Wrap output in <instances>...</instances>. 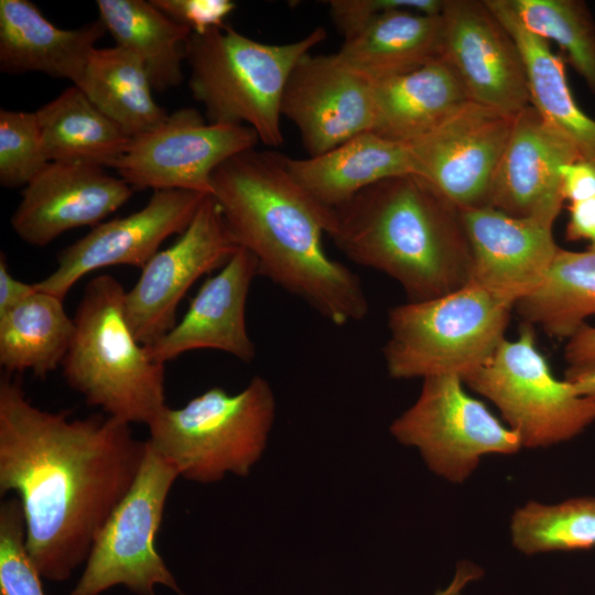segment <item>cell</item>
I'll return each mask as SVG.
<instances>
[{
    "instance_id": "22",
    "label": "cell",
    "mask_w": 595,
    "mask_h": 595,
    "mask_svg": "<svg viewBox=\"0 0 595 595\" xmlns=\"http://www.w3.org/2000/svg\"><path fill=\"white\" fill-rule=\"evenodd\" d=\"M285 164L306 193L333 209L382 180L414 175L408 144L372 131L357 134L315 156L285 155Z\"/></svg>"
},
{
    "instance_id": "39",
    "label": "cell",
    "mask_w": 595,
    "mask_h": 595,
    "mask_svg": "<svg viewBox=\"0 0 595 595\" xmlns=\"http://www.w3.org/2000/svg\"><path fill=\"white\" fill-rule=\"evenodd\" d=\"M35 283L14 278L9 270L4 252L0 253V314L36 292Z\"/></svg>"
},
{
    "instance_id": "18",
    "label": "cell",
    "mask_w": 595,
    "mask_h": 595,
    "mask_svg": "<svg viewBox=\"0 0 595 595\" xmlns=\"http://www.w3.org/2000/svg\"><path fill=\"white\" fill-rule=\"evenodd\" d=\"M581 159L575 145L530 105L513 119L488 206L554 223L563 206L561 167Z\"/></svg>"
},
{
    "instance_id": "24",
    "label": "cell",
    "mask_w": 595,
    "mask_h": 595,
    "mask_svg": "<svg viewBox=\"0 0 595 595\" xmlns=\"http://www.w3.org/2000/svg\"><path fill=\"white\" fill-rule=\"evenodd\" d=\"M372 132L402 143L429 132L469 100L455 71L443 58L372 83Z\"/></svg>"
},
{
    "instance_id": "31",
    "label": "cell",
    "mask_w": 595,
    "mask_h": 595,
    "mask_svg": "<svg viewBox=\"0 0 595 595\" xmlns=\"http://www.w3.org/2000/svg\"><path fill=\"white\" fill-rule=\"evenodd\" d=\"M515 548L532 555L595 547V498L581 497L554 505L527 502L510 522Z\"/></svg>"
},
{
    "instance_id": "8",
    "label": "cell",
    "mask_w": 595,
    "mask_h": 595,
    "mask_svg": "<svg viewBox=\"0 0 595 595\" xmlns=\"http://www.w3.org/2000/svg\"><path fill=\"white\" fill-rule=\"evenodd\" d=\"M463 381L498 408L526 447L571 440L595 422V398L577 394L565 379L553 376L529 324L516 339L505 338Z\"/></svg>"
},
{
    "instance_id": "38",
    "label": "cell",
    "mask_w": 595,
    "mask_h": 595,
    "mask_svg": "<svg viewBox=\"0 0 595 595\" xmlns=\"http://www.w3.org/2000/svg\"><path fill=\"white\" fill-rule=\"evenodd\" d=\"M569 220L565 229L567 240H587L595 245V196L567 206Z\"/></svg>"
},
{
    "instance_id": "12",
    "label": "cell",
    "mask_w": 595,
    "mask_h": 595,
    "mask_svg": "<svg viewBox=\"0 0 595 595\" xmlns=\"http://www.w3.org/2000/svg\"><path fill=\"white\" fill-rule=\"evenodd\" d=\"M515 117L470 100L464 102L432 130L407 143L414 175L459 210L488 206Z\"/></svg>"
},
{
    "instance_id": "17",
    "label": "cell",
    "mask_w": 595,
    "mask_h": 595,
    "mask_svg": "<svg viewBox=\"0 0 595 595\" xmlns=\"http://www.w3.org/2000/svg\"><path fill=\"white\" fill-rule=\"evenodd\" d=\"M133 191L104 167L48 162L23 188L11 227L24 242L44 247L68 230L99 225L125 205Z\"/></svg>"
},
{
    "instance_id": "5",
    "label": "cell",
    "mask_w": 595,
    "mask_h": 595,
    "mask_svg": "<svg viewBox=\"0 0 595 595\" xmlns=\"http://www.w3.org/2000/svg\"><path fill=\"white\" fill-rule=\"evenodd\" d=\"M326 37L317 26L300 40L268 44L225 25L192 33L188 87L213 123L244 125L268 147L283 143L281 102L298 62Z\"/></svg>"
},
{
    "instance_id": "6",
    "label": "cell",
    "mask_w": 595,
    "mask_h": 595,
    "mask_svg": "<svg viewBox=\"0 0 595 595\" xmlns=\"http://www.w3.org/2000/svg\"><path fill=\"white\" fill-rule=\"evenodd\" d=\"M274 410L269 382L255 376L237 393L212 387L181 408L163 407L148 424V442L185 479L247 476L264 451Z\"/></svg>"
},
{
    "instance_id": "34",
    "label": "cell",
    "mask_w": 595,
    "mask_h": 595,
    "mask_svg": "<svg viewBox=\"0 0 595 595\" xmlns=\"http://www.w3.org/2000/svg\"><path fill=\"white\" fill-rule=\"evenodd\" d=\"M0 595H45L42 577L25 547V526L19 499L0 506Z\"/></svg>"
},
{
    "instance_id": "42",
    "label": "cell",
    "mask_w": 595,
    "mask_h": 595,
    "mask_svg": "<svg viewBox=\"0 0 595 595\" xmlns=\"http://www.w3.org/2000/svg\"><path fill=\"white\" fill-rule=\"evenodd\" d=\"M565 380L577 394L595 398V363L569 367L565 372Z\"/></svg>"
},
{
    "instance_id": "2",
    "label": "cell",
    "mask_w": 595,
    "mask_h": 595,
    "mask_svg": "<svg viewBox=\"0 0 595 595\" xmlns=\"http://www.w3.org/2000/svg\"><path fill=\"white\" fill-rule=\"evenodd\" d=\"M212 187L231 237L255 257L259 275L333 325L345 326L368 315L359 278L323 246L335 209L294 181L285 155L256 148L240 152L216 169Z\"/></svg>"
},
{
    "instance_id": "33",
    "label": "cell",
    "mask_w": 595,
    "mask_h": 595,
    "mask_svg": "<svg viewBox=\"0 0 595 595\" xmlns=\"http://www.w3.org/2000/svg\"><path fill=\"white\" fill-rule=\"evenodd\" d=\"M36 112L0 110V184L25 187L47 165Z\"/></svg>"
},
{
    "instance_id": "27",
    "label": "cell",
    "mask_w": 595,
    "mask_h": 595,
    "mask_svg": "<svg viewBox=\"0 0 595 595\" xmlns=\"http://www.w3.org/2000/svg\"><path fill=\"white\" fill-rule=\"evenodd\" d=\"M99 20L116 45L137 55L152 87L165 91L183 80L186 44L192 31L164 14L152 1L97 0Z\"/></svg>"
},
{
    "instance_id": "3",
    "label": "cell",
    "mask_w": 595,
    "mask_h": 595,
    "mask_svg": "<svg viewBox=\"0 0 595 595\" xmlns=\"http://www.w3.org/2000/svg\"><path fill=\"white\" fill-rule=\"evenodd\" d=\"M328 237L354 263L396 280L409 302L448 294L472 280L461 210L415 175L382 180L335 208Z\"/></svg>"
},
{
    "instance_id": "37",
    "label": "cell",
    "mask_w": 595,
    "mask_h": 595,
    "mask_svg": "<svg viewBox=\"0 0 595 595\" xmlns=\"http://www.w3.org/2000/svg\"><path fill=\"white\" fill-rule=\"evenodd\" d=\"M561 190L564 201L581 202L595 196V164L583 159L561 167Z\"/></svg>"
},
{
    "instance_id": "10",
    "label": "cell",
    "mask_w": 595,
    "mask_h": 595,
    "mask_svg": "<svg viewBox=\"0 0 595 595\" xmlns=\"http://www.w3.org/2000/svg\"><path fill=\"white\" fill-rule=\"evenodd\" d=\"M456 375L423 379L416 401L390 426L402 444L419 448L426 465L452 483H463L488 454H513L519 435L464 390Z\"/></svg>"
},
{
    "instance_id": "28",
    "label": "cell",
    "mask_w": 595,
    "mask_h": 595,
    "mask_svg": "<svg viewBox=\"0 0 595 595\" xmlns=\"http://www.w3.org/2000/svg\"><path fill=\"white\" fill-rule=\"evenodd\" d=\"M77 86L131 138L156 129L169 116L152 96L142 61L118 45L96 47Z\"/></svg>"
},
{
    "instance_id": "20",
    "label": "cell",
    "mask_w": 595,
    "mask_h": 595,
    "mask_svg": "<svg viewBox=\"0 0 595 595\" xmlns=\"http://www.w3.org/2000/svg\"><path fill=\"white\" fill-rule=\"evenodd\" d=\"M259 275L255 257L239 248L192 298L182 320L156 342L145 346L160 364L199 349L226 353L242 363L256 358V346L246 323L247 299Z\"/></svg>"
},
{
    "instance_id": "1",
    "label": "cell",
    "mask_w": 595,
    "mask_h": 595,
    "mask_svg": "<svg viewBox=\"0 0 595 595\" xmlns=\"http://www.w3.org/2000/svg\"><path fill=\"white\" fill-rule=\"evenodd\" d=\"M145 452L130 424L42 410L19 380L1 377L0 494L18 495L26 551L42 578L67 581L86 562Z\"/></svg>"
},
{
    "instance_id": "25",
    "label": "cell",
    "mask_w": 595,
    "mask_h": 595,
    "mask_svg": "<svg viewBox=\"0 0 595 595\" xmlns=\"http://www.w3.org/2000/svg\"><path fill=\"white\" fill-rule=\"evenodd\" d=\"M515 40L527 73L530 105L576 148L581 159L595 164V120L577 105L570 89L563 60L549 42L528 31L508 0H485Z\"/></svg>"
},
{
    "instance_id": "7",
    "label": "cell",
    "mask_w": 595,
    "mask_h": 595,
    "mask_svg": "<svg viewBox=\"0 0 595 595\" xmlns=\"http://www.w3.org/2000/svg\"><path fill=\"white\" fill-rule=\"evenodd\" d=\"M515 303L474 282L448 294L392 306L383 358L396 379L456 375L482 367L505 339Z\"/></svg>"
},
{
    "instance_id": "9",
    "label": "cell",
    "mask_w": 595,
    "mask_h": 595,
    "mask_svg": "<svg viewBox=\"0 0 595 595\" xmlns=\"http://www.w3.org/2000/svg\"><path fill=\"white\" fill-rule=\"evenodd\" d=\"M177 477L176 468L147 440L133 484L97 534L84 571L67 595H100L117 585L138 595H156L159 585L182 595L155 545L165 502Z\"/></svg>"
},
{
    "instance_id": "16",
    "label": "cell",
    "mask_w": 595,
    "mask_h": 595,
    "mask_svg": "<svg viewBox=\"0 0 595 595\" xmlns=\"http://www.w3.org/2000/svg\"><path fill=\"white\" fill-rule=\"evenodd\" d=\"M281 113L299 130L307 156L322 154L374 130L372 83L346 67L335 53H307L286 82Z\"/></svg>"
},
{
    "instance_id": "13",
    "label": "cell",
    "mask_w": 595,
    "mask_h": 595,
    "mask_svg": "<svg viewBox=\"0 0 595 595\" xmlns=\"http://www.w3.org/2000/svg\"><path fill=\"white\" fill-rule=\"evenodd\" d=\"M238 249L218 205L207 195L187 228L152 257L126 292V317L139 343L148 346L166 334L190 288L219 270Z\"/></svg>"
},
{
    "instance_id": "26",
    "label": "cell",
    "mask_w": 595,
    "mask_h": 595,
    "mask_svg": "<svg viewBox=\"0 0 595 595\" xmlns=\"http://www.w3.org/2000/svg\"><path fill=\"white\" fill-rule=\"evenodd\" d=\"M35 112L48 162H76L112 169L132 139L76 85Z\"/></svg>"
},
{
    "instance_id": "36",
    "label": "cell",
    "mask_w": 595,
    "mask_h": 595,
    "mask_svg": "<svg viewBox=\"0 0 595 595\" xmlns=\"http://www.w3.org/2000/svg\"><path fill=\"white\" fill-rule=\"evenodd\" d=\"M176 23L202 34L225 26L226 18L236 9L231 0H151Z\"/></svg>"
},
{
    "instance_id": "29",
    "label": "cell",
    "mask_w": 595,
    "mask_h": 595,
    "mask_svg": "<svg viewBox=\"0 0 595 595\" xmlns=\"http://www.w3.org/2000/svg\"><path fill=\"white\" fill-rule=\"evenodd\" d=\"M60 298L36 291L0 314V365L45 377L62 365L74 334Z\"/></svg>"
},
{
    "instance_id": "11",
    "label": "cell",
    "mask_w": 595,
    "mask_h": 595,
    "mask_svg": "<svg viewBox=\"0 0 595 595\" xmlns=\"http://www.w3.org/2000/svg\"><path fill=\"white\" fill-rule=\"evenodd\" d=\"M258 142L247 126L213 123L195 108H181L156 129L132 138L112 169L133 190L212 195L216 169Z\"/></svg>"
},
{
    "instance_id": "32",
    "label": "cell",
    "mask_w": 595,
    "mask_h": 595,
    "mask_svg": "<svg viewBox=\"0 0 595 595\" xmlns=\"http://www.w3.org/2000/svg\"><path fill=\"white\" fill-rule=\"evenodd\" d=\"M520 23L532 34L558 44L595 94V22L580 0H508Z\"/></svg>"
},
{
    "instance_id": "19",
    "label": "cell",
    "mask_w": 595,
    "mask_h": 595,
    "mask_svg": "<svg viewBox=\"0 0 595 595\" xmlns=\"http://www.w3.org/2000/svg\"><path fill=\"white\" fill-rule=\"evenodd\" d=\"M474 282L515 304L543 281L560 247L552 221L519 218L490 206L461 210Z\"/></svg>"
},
{
    "instance_id": "41",
    "label": "cell",
    "mask_w": 595,
    "mask_h": 595,
    "mask_svg": "<svg viewBox=\"0 0 595 595\" xmlns=\"http://www.w3.org/2000/svg\"><path fill=\"white\" fill-rule=\"evenodd\" d=\"M484 574V571L477 564L470 561H461L455 566V572L453 574L450 583L433 595H463L465 588L479 580Z\"/></svg>"
},
{
    "instance_id": "30",
    "label": "cell",
    "mask_w": 595,
    "mask_h": 595,
    "mask_svg": "<svg viewBox=\"0 0 595 595\" xmlns=\"http://www.w3.org/2000/svg\"><path fill=\"white\" fill-rule=\"evenodd\" d=\"M515 310L522 323L569 339L595 315V245L583 251L560 248L542 283Z\"/></svg>"
},
{
    "instance_id": "4",
    "label": "cell",
    "mask_w": 595,
    "mask_h": 595,
    "mask_svg": "<svg viewBox=\"0 0 595 595\" xmlns=\"http://www.w3.org/2000/svg\"><path fill=\"white\" fill-rule=\"evenodd\" d=\"M126 292L110 274L87 283L61 367L89 405L125 423L148 425L166 405L165 369L136 338L126 317Z\"/></svg>"
},
{
    "instance_id": "15",
    "label": "cell",
    "mask_w": 595,
    "mask_h": 595,
    "mask_svg": "<svg viewBox=\"0 0 595 595\" xmlns=\"http://www.w3.org/2000/svg\"><path fill=\"white\" fill-rule=\"evenodd\" d=\"M442 55L470 101L515 117L530 106L521 53L485 0H445Z\"/></svg>"
},
{
    "instance_id": "40",
    "label": "cell",
    "mask_w": 595,
    "mask_h": 595,
    "mask_svg": "<svg viewBox=\"0 0 595 595\" xmlns=\"http://www.w3.org/2000/svg\"><path fill=\"white\" fill-rule=\"evenodd\" d=\"M564 358L570 367L595 363V326L584 324L567 339Z\"/></svg>"
},
{
    "instance_id": "35",
    "label": "cell",
    "mask_w": 595,
    "mask_h": 595,
    "mask_svg": "<svg viewBox=\"0 0 595 595\" xmlns=\"http://www.w3.org/2000/svg\"><path fill=\"white\" fill-rule=\"evenodd\" d=\"M331 19L338 32L347 39L376 17L389 10H404L434 15L440 10L437 0H329Z\"/></svg>"
},
{
    "instance_id": "14",
    "label": "cell",
    "mask_w": 595,
    "mask_h": 595,
    "mask_svg": "<svg viewBox=\"0 0 595 595\" xmlns=\"http://www.w3.org/2000/svg\"><path fill=\"white\" fill-rule=\"evenodd\" d=\"M206 196L186 190L154 191L141 209L102 221L64 248L56 268L35 282L36 290L64 300L75 283L98 269L131 266L141 270L163 241L187 228Z\"/></svg>"
},
{
    "instance_id": "23",
    "label": "cell",
    "mask_w": 595,
    "mask_h": 595,
    "mask_svg": "<svg viewBox=\"0 0 595 595\" xmlns=\"http://www.w3.org/2000/svg\"><path fill=\"white\" fill-rule=\"evenodd\" d=\"M350 71L370 83L415 71L442 55L440 15L385 11L335 53Z\"/></svg>"
},
{
    "instance_id": "21",
    "label": "cell",
    "mask_w": 595,
    "mask_h": 595,
    "mask_svg": "<svg viewBox=\"0 0 595 595\" xmlns=\"http://www.w3.org/2000/svg\"><path fill=\"white\" fill-rule=\"evenodd\" d=\"M106 29L98 19L78 29L55 26L28 0H0V69L41 72L78 85Z\"/></svg>"
}]
</instances>
